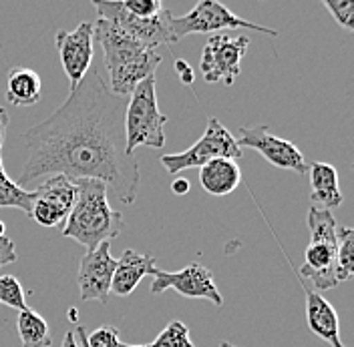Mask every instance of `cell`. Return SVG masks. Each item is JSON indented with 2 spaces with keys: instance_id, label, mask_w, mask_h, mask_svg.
I'll return each mask as SVG.
<instances>
[{
  "instance_id": "6da1fadb",
  "label": "cell",
  "mask_w": 354,
  "mask_h": 347,
  "mask_svg": "<svg viewBox=\"0 0 354 347\" xmlns=\"http://www.w3.org/2000/svg\"><path fill=\"white\" fill-rule=\"evenodd\" d=\"M127 99L109 90L107 81L88 70L66 101L43 123L24 130V165L17 185L48 175L95 179L117 201L133 205L141 181L139 163L125 143Z\"/></svg>"
},
{
  "instance_id": "7a4b0ae2",
  "label": "cell",
  "mask_w": 354,
  "mask_h": 347,
  "mask_svg": "<svg viewBox=\"0 0 354 347\" xmlns=\"http://www.w3.org/2000/svg\"><path fill=\"white\" fill-rule=\"evenodd\" d=\"M73 183L77 201L63 225V235L87 247V251L119 237L125 219L109 205L107 185L95 179H75Z\"/></svg>"
},
{
  "instance_id": "3957f363",
  "label": "cell",
  "mask_w": 354,
  "mask_h": 347,
  "mask_svg": "<svg viewBox=\"0 0 354 347\" xmlns=\"http://www.w3.org/2000/svg\"><path fill=\"white\" fill-rule=\"evenodd\" d=\"M95 26V39L101 44L105 54V66L109 72V90L117 97L129 99L135 87L153 77L157 66L161 65V54L141 43H137L123 30L113 24L99 21Z\"/></svg>"
},
{
  "instance_id": "277c9868",
  "label": "cell",
  "mask_w": 354,
  "mask_h": 347,
  "mask_svg": "<svg viewBox=\"0 0 354 347\" xmlns=\"http://www.w3.org/2000/svg\"><path fill=\"white\" fill-rule=\"evenodd\" d=\"M167 117L157 105V81L147 77L141 81L127 99L125 109V143L127 151L135 152L139 147L161 149L165 145Z\"/></svg>"
},
{
  "instance_id": "5b68a950",
  "label": "cell",
  "mask_w": 354,
  "mask_h": 347,
  "mask_svg": "<svg viewBox=\"0 0 354 347\" xmlns=\"http://www.w3.org/2000/svg\"><path fill=\"white\" fill-rule=\"evenodd\" d=\"M230 28H248L256 32H264L270 37H278L276 28L262 26L256 22L243 21L238 14H234L230 8L216 0H199L198 4L183 17H169L167 30H169V41L171 44L179 43L181 39L189 34H209L218 30H230Z\"/></svg>"
},
{
  "instance_id": "8992f818",
  "label": "cell",
  "mask_w": 354,
  "mask_h": 347,
  "mask_svg": "<svg viewBox=\"0 0 354 347\" xmlns=\"http://www.w3.org/2000/svg\"><path fill=\"white\" fill-rule=\"evenodd\" d=\"M242 155L243 151L238 147L236 137L225 129L216 117H209L205 132L201 135V139L196 145H192L183 152L163 155L159 161L167 173L177 175L185 169H199L205 163L216 161V159H232L238 163Z\"/></svg>"
},
{
  "instance_id": "52a82bcc",
  "label": "cell",
  "mask_w": 354,
  "mask_h": 347,
  "mask_svg": "<svg viewBox=\"0 0 354 347\" xmlns=\"http://www.w3.org/2000/svg\"><path fill=\"white\" fill-rule=\"evenodd\" d=\"M93 6L101 21L109 22L151 50H157L163 44H171L167 30V21L171 17L169 8H163L153 19H137L127 12V8L119 0H95Z\"/></svg>"
},
{
  "instance_id": "ba28073f",
  "label": "cell",
  "mask_w": 354,
  "mask_h": 347,
  "mask_svg": "<svg viewBox=\"0 0 354 347\" xmlns=\"http://www.w3.org/2000/svg\"><path fill=\"white\" fill-rule=\"evenodd\" d=\"M250 39L248 37H227V34H214L201 52V75L203 81L214 85L223 83L232 87L242 72V59L248 52Z\"/></svg>"
},
{
  "instance_id": "9c48e42d",
  "label": "cell",
  "mask_w": 354,
  "mask_h": 347,
  "mask_svg": "<svg viewBox=\"0 0 354 347\" xmlns=\"http://www.w3.org/2000/svg\"><path fill=\"white\" fill-rule=\"evenodd\" d=\"M151 275H153L149 289L151 295H159L165 293L167 289H174L176 293L189 299H205L218 307L223 305V297L214 281V273L201 263H189L179 271H161L155 267Z\"/></svg>"
},
{
  "instance_id": "30bf717a",
  "label": "cell",
  "mask_w": 354,
  "mask_h": 347,
  "mask_svg": "<svg viewBox=\"0 0 354 347\" xmlns=\"http://www.w3.org/2000/svg\"><path fill=\"white\" fill-rule=\"evenodd\" d=\"M238 147L240 149H254L258 151L270 165L278 169H288L298 175L308 173V161L300 152V149L278 135H274L270 127L266 125H252V127H242L240 129V139Z\"/></svg>"
},
{
  "instance_id": "8fae6325",
  "label": "cell",
  "mask_w": 354,
  "mask_h": 347,
  "mask_svg": "<svg viewBox=\"0 0 354 347\" xmlns=\"http://www.w3.org/2000/svg\"><path fill=\"white\" fill-rule=\"evenodd\" d=\"M77 201V187L65 175H48L43 183L32 191L30 219L41 227L65 225L68 213Z\"/></svg>"
},
{
  "instance_id": "7c38bea8",
  "label": "cell",
  "mask_w": 354,
  "mask_h": 347,
  "mask_svg": "<svg viewBox=\"0 0 354 347\" xmlns=\"http://www.w3.org/2000/svg\"><path fill=\"white\" fill-rule=\"evenodd\" d=\"M115 265H117V259L111 255V243H101L99 247L91 249L81 257L79 273H77L81 301L109 304Z\"/></svg>"
},
{
  "instance_id": "4fadbf2b",
  "label": "cell",
  "mask_w": 354,
  "mask_h": 347,
  "mask_svg": "<svg viewBox=\"0 0 354 347\" xmlns=\"http://www.w3.org/2000/svg\"><path fill=\"white\" fill-rule=\"evenodd\" d=\"M61 65L65 68L71 90L77 87L91 68L95 52V26L93 22H81L75 30H59L55 37Z\"/></svg>"
},
{
  "instance_id": "5bb4252c",
  "label": "cell",
  "mask_w": 354,
  "mask_h": 347,
  "mask_svg": "<svg viewBox=\"0 0 354 347\" xmlns=\"http://www.w3.org/2000/svg\"><path fill=\"white\" fill-rule=\"evenodd\" d=\"M157 267V261L149 253H137L133 249H127L115 265L113 281H111V293L119 297H129L137 285L145 275H151Z\"/></svg>"
},
{
  "instance_id": "9a60e30c",
  "label": "cell",
  "mask_w": 354,
  "mask_h": 347,
  "mask_svg": "<svg viewBox=\"0 0 354 347\" xmlns=\"http://www.w3.org/2000/svg\"><path fill=\"white\" fill-rule=\"evenodd\" d=\"M306 324L314 335L328 341L332 347H346L340 341V321L328 299L322 293L306 289Z\"/></svg>"
},
{
  "instance_id": "2e32d148",
  "label": "cell",
  "mask_w": 354,
  "mask_h": 347,
  "mask_svg": "<svg viewBox=\"0 0 354 347\" xmlns=\"http://www.w3.org/2000/svg\"><path fill=\"white\" fill-rule=\"evenodd\" d=\"M242 181L240 165L232 159H216L199 167V183L205 193L225 197L234 193Z\"/></svg>"
},
{
  "instance_id": "e0dca14e",
  "label": "cell",
  "mask_w": 354,
  "mask_h": 347,
  "mask_svg": "<svg viewBox=\"0 0 354 347\" xmlns=\"http://www.w3.org/2000/svg\"><path fill=\"white\" fill-rule=\"evenodd\" d=\"M308 177L310 187H312V201L320 205V209H336L342 205L344 195L340 191V183H338V173L336 169L328 163H320L314 161L308 163Z\"/></svg>"
},
{
  "instance_id": "ac0fdd59",
  "label": "cell",
  "mask_w": 354,
  "mask_h": 347,
  "mask_svg": "<svg viewBox=\"0 0 354 347\" xmlns=\"http://www.w3.org/2000/svg\"><path fill=\"white\" fill-rule=\"evenodd\" d=\"M43 81L37 70L15 66L6 75V101L12 107H32L41 101Z\"/></svg>"
},
{
  "instance_id": "d6986e66",
  "label": "cell",
  "mask_w": 354,
  "mask_h": 347,
  "mask_svg": "<svg viewBox=\"0 0 354 347\" xmlns=\"http://www.w3.org/2000/svg\"><path fill=\"white\" fill-rule=\"evenodd\" d=\"M17 329H19L22 347H50L53 337H50L48 321L37 311H32V309L19 311Z\"/></svg>"
},
{
  "instance_id": "ffe728a7",
  "label": "cell",
  "mask_w": 354,
  "mask_h": 347,
  "mask_svg": "<svg viewBox=\"0 0 354 347\" xmlns=\"http://www.w3.org/2000/svg\"><path fill=\"white\" fill-rule=\"evenodd\" d=\"M0 207L21 209L28 217H30V209H32V191L22 189L21 185H17L8 177L4 165H2V152H0Z\"/></svg>"
},
{
  "instance_id": "44dd1931",
  "label": "cell",
  "mask_w": 354,
  "mask_h": 347,
  "mask_svg": "<svg viewBox=\"0 0 354 347\" xmlns=\"http://www.w3.org/2000/svg\"><path fill=\"white\" fill-rule=\"evenodd\" d=\"M354 273V231L338 225V251H336V281L351 279Z\"/></svg>"
},
{
  "instance_id": "7402d4cb",
  "label": "cell",
  "mask_w": 354,
  "mask_h": 347,
  "mask_svg": "<svg viewBox=\"0 0 354 347\" xmlns=\"http://www.w3.org/2000/svg\"><path fill=\"white\" fill-rule=\"evenodd\" d=\"M143 347H196L192 341V335H189V327L185 326L183 321L174 319L169 321L167 327L155 337L151 344Z\"/></svg>"
},
{
  "instance_id": "603a6c76",
  "label": "cell",
  "mask_w": 354,
  "mask_h": 347,
  "mask_svg": "<svg viewBox=\"0 0 354 347\" xmlns=\"http://www.w3.org/2000/svg\"><path fill=\"white\" fill-rule=\"evenodd\" d=\"M0 305H6V307L17 309V311L28 309L24 289H22L21 281L17 277L0 275Z\"/></svg>"
},
{
  "instance_id": "cb8c5ba5",
  "label": "cell",
  "mask_w": 354,
  "mask_h": 347,
  "mask_svg": "<svg viewBox=\"0 0 354 347\" xmlns=\"http://www.w3.org/2000/svg\"><path fill=\"white\" fill-rule=\"evenodd\" d=\"M324 8L342 28L354 30V2L353 0H324Z\"/></svg>"
},
{
  "instance_id": "d4e9b609",
  "label": "cell",
  "mask_w": 354,
  "mask_h": 347,
  "mask_svg": "<svg viewBox=\"0 0 354 347\" xmlns=\"http://www.w3.org/2000/svg\"><path fill=\"white\" fill-rule=\"evenodd\" d=\"M123 6L137 19H153L163 10L161 0H125Z\"/></svg>"
},
{
  "instance_id": "484cf974",
  "label": "cell",
  "mask_w": 354,
  "mask_h": 347,
  "mask_svg": "<svg viewBox=\"0 0 354 347\" xmlns=\"http://www.w3.org/2000/svg\"><path fill=\"white\" fill-rule=\"evenodd\" d=\"M88 347H119V329L117 327H99L93 333H87Z\"/></svg>"
},
{
  "instance_id": "4316f807",
  "label": "cell",
  "mask_w": 354,
  "mask_h": 347,
  "mask_svg": "<svg viewBox=\"0 0 354 347\" xmlns=\"http://www.w3.org/2000/svg\"><path fill=\"white\" fill-rule=\"evenodd\" d=\"M17 261H19V253H17L15 241L10 237H6V235L0 237V267L17 263Z\"/></svg>"
},
{
  "instance_id": "83f0119b",
  "label": "cell",
  "mask_w": 354,
  "mask_h": 347,
  "mask_svg": "<svg viewBox=\"0 0 354 347\" xmlns=\"http://www.w3.org/2000/svg\"><path fill=\"white\" fill-rule=\"evenodd\" d=\"M176 72L181 75V83H183V85H192V83H194V68L187 65L183 59L176 61Z\"/></svg>"
},
{
  "instance_id": "f1b7e54d",
  "label": "cell",
  "mask_w": 354,
  "mask_h": 347,
  "mask_svg": "<svg viewBox=\"0 0 354 347\" xmlns=\"http://www.w3.org/2000/svg\"><path fill=\"white\" fill-rule=\"evenodd\" d=\"M8 123H10V119H8V112H6V109L0 105V152H2V147H4V139H6V129H8Z\"/></svg>"
},
{
  "instance_id": "f546056e",
  "label": "cell",
  "mask_w": 354,
  "mask_h": 347,
  "mask_svg": "<svg viewBox=\"0 0 354 347\" xmlns=\"http://www.w3.org/2000/svg\"><path fill=\"white\" fill-rule=\"evenodd\" d=\"M171 191H174L176 195H187V193H189V181L177 177L176 181L171 183Z\"/></svg>"
},
{
  "instance_id": "4dcf8cb0",
  "label": "cell",
  "mask_w": 354,
  "mask_h": 347,
  "mask_svg": "<svg viewBox=\"0 0 354 347\" xmlns=\"http://www.w3.org/2000/svg\"><path fill=\"white\" fill-rule=\"evenodd\" d=\"M73 333H75V341H77V346L79 347H88L87 346V329L81 326H77L73 329Z\"/></svg>"
},
{
  "instance_id": "1f68e13d",
  "label": "cell",
  "mask_w": 354,
  "mask_h": 347,
  "mask_svg": "<svg viewBox=\"0 0 354 347\" xmlns=\"http://www.w3.org/2000/svg\"><path fill=\"white\" fill-rule=\"evenodd\" d=\"M61 347H79L77 346V341H75V333H73V331L65 333V337H63V341H61Z\"/></svg>"
},
{
  "instance_id": "d6a6232c",
  "label": "cell",
  "mask_w": 354,
  "mask_h": 347,
  "mask_svg": "<svg viewBox=\"0 0 354 347\" xmlns=\"http://www.w3.org/2000/svg\"><path fill=\"white\" fill-rule=\"evenodd\" d=\"M71 319L77 321V311H75V309H71Z\"/></svg>"
},
{
  "instance_id": "836d02e7",
  "label": "cell",
  "mask_w": 354,
  "mask_h": 347,
  "mask_svg": "<svg viewBox=\"0 0 354 347\" xmlns=\"http://www.w3.org/2000/svg\"><path fill=\"white\" fill-rule=\"evenodd\" d=\"M0 237H4V223L0 221Z\"/></svg>"
},
{
  "instance_id": "e575fe53",
  "label": "cell",
  "mask_w": 354,
  "mask_h": 347,
  "mask_svg": "<svg viewBox=\"0 0 354 347\" xmlns=\"http://www.w3.org/2000/svg\"><path fill=\"white\" fill-rule=\"evenodd\" d=\"M220 347H238V346H232V344H227V341H221Z\"/></svg>"
},
{
  "instance_id": "d590c367",
  "label": "cell",
  "mask_w": 354,
  "mask_h": 347,
  "mask_svg": "<svg viewBox=\"0 0 354 347\" xmlns=\"http://www.w3.org/2000/svg\"><path fill=\"white\" fill-rule=\"evenodd\" d=\"M119 347H143V346H129V344H121Z\"/></svg>"
}]
</instances>
